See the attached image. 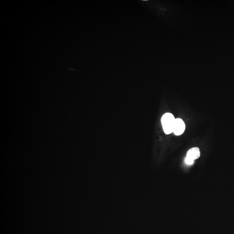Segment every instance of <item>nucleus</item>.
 Instances as JSON below:
<instances>
[{
	"instance_id": "f257e3e1",
	"label": "nucleus",
	"mask_w": 234,
	"mask_h": 234,
	"mask_svg": "<svg viewBox=\"0 0 234 234\" xmlns=\"http://www.w3.org/2000/svg\"><path fill=\"white\" fill-rule=\"evenodd\" d=\"M175 118L173 114L170 113L164 114L161 118V123L164 132L166 134H170L173 132Z\"/></svg>"
},
{
	"instance_id": "f03ea898",
	"label": "nucleus",
	"mask_w": 234,
	"mask_h": 234,
	"mask_svg": "<svg viewBox=\"0 0 234 234\" xmlns=\"http://www.w3.org/2000/svg\"><path fill=\"white\" fill-rule=\"evenodd\" d=\"M185 124L183 120L181 118H177L175 120L173 133L177 136L181 135L185 131Z\"/></svg>"
},
{
	"instance_id": "7ed1b4c3",
	"label": "nucleus",
	"mask_w": 234,
	"mask_h": 234,
	"mask_svg": "<svg viewBox=\"0 0 234 234\" xmlns=\"http://www.w3.org/2000/svg\"><path fill=\"white\" fill-rule=\"evenodd\" d=\"M200 155V150L198 148H193L189 150L187 153V157L194 160L199 158Z\"/></svg>"
},
{
	"instance_id": "20e7f679",
	"label": "nucleus",
	"mask_w": 234,
	"mask_h": 234,
	"mask_svg": "<svg viewBox=\"0 0 234 234\" xmlns=\"http://www.w3.org/2000/svg\"><path fill=\"white\" fill-rule=\"evenodd\" d=\"M194 160H191V159H189V158H187V157H186V159H185V162H186V164L188 165H192L194 163Z\"/></svg>"
}]
</instances>
